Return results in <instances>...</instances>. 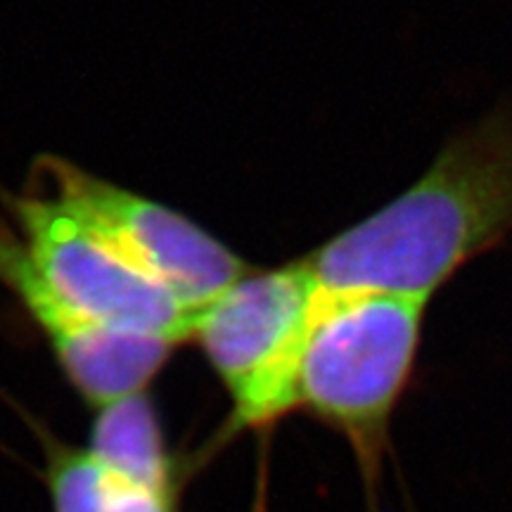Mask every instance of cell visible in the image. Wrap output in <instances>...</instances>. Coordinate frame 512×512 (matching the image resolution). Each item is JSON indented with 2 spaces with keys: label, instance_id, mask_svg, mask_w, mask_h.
I'll return each instance as SVG.
<instances>
[{
  "label": "cell",
  "instance_id": "cell-1",
  "mask_svg": "<svg viewBox=\"0 0 512 512\" xmlns=\"http://www.w3.org/2000/svg\"><path fill=\"white\" fill-rule=\"evenodd\" d=\"M512 233V100L458 131L413 185L304 259L328 294L430 302Z\"/></svg>",
  "mask_w": 512,
  "mask_h": 512
},
{
  "label": "cell",
  "instance_id": "cell-2",
  "mask_svg": "<svg viewBox=\"0 0 512 512\" xmlns=\"http://www.w3.org/2000/svg\"><path fill=\"white\" fill-rule=\"evenodd\" d=\"M427 299L394 292L320 290L299 363V411L342 434L377 512L389 425L420 354Z\"/></svg>",
  "mask_w": 512,
  "mask_h": 512
},
{
  "label": "cell",
  "instance_id": "cell-3",
  "mask_svg": "<svg viewBox=\"0 0 512 512\" xmlns=\"http://www.w3.org/2000/svg\"><path fill=\"white\" fill-rule=\"evenodd\" d=\"M320 299L302 261L249 271L197 311L192 335L233 401L226 434H268L299 411L297 377Z\"/></svg>",
  "mask_w": 512,
  "mask_h": 512
},
{
  "label": "cell",
  "instance_id": "cell-4",
  "mask_svg": "<svg viewBox=\"0 0 512 512\" xmlns=\"http://www.w3.org/2000/svg\"><path fill=\"white\" fill-rule=\"evenodd\" d=\"M24 254L46 290L76 316L117 330L183 342L195 313L140 273L46 192L8 197Z\"/></svg>",
  "mask_w": 512,
  "mask_h": 512
},
{
  "label": "cell",
  "instance_id": "cell-5",
  "mask_svg": "<svg viewBox=\"0 0 512 512\" xmlns=\"http://www.w3.org/2000/svg\"><path fill=\"white\" fill-rule=\"evenodd\" d=\"M36 176L43 178L41 192L79 216L121 259L174 292L195 316L249 273L245 261L185 216L64 159H38Z\"/></svg>",
  "mask_w": 512,
  "mask_h": 512
},
{
  "label": "cell",
  "instance_id": "cell-6",
  "mask_svg": "<svg viewBox=\"0 0 512 512\" xmlns=\"http://www.w3.org/2000/svg\"><path fill=\"white\" fill-rule=\"evenodd\" d=\"M43 479L50 512H181V489H159L121 475L86 446L50 444Z\"/></svg>",
  "mask_w": 512,
  "mask_h": 512
},
{
  "label": "cell",
  "instance_id": "cell-7",
  "mask_svg": "<svg viewBox=\"0 0 512 512\" xmlns=\"http://www.w3.org/2000/svg\"><path fill=\"white\" fill-rule=\"evenodd\" d=\"M86 448L121 475L159 489H181L155 403L145 392L98 408Z\"/></svg>",
  "mask_w": 512,
  "mask_h": 512
}]
</instances>
